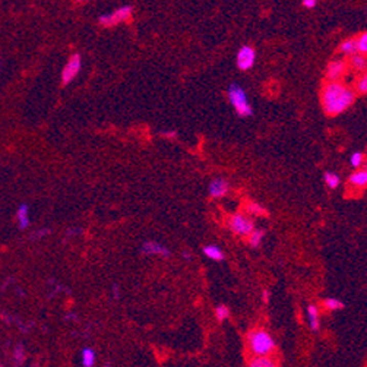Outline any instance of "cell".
<instances>
[{
	"label": "cell",
	"mask_w": 367,
	"mask_h": 367,
	"mask_svg": "<svg viewBox=\"0 0 367 367\" xmlns=\"http://www.w3.org/2000/svg\"><path fill=\"white\" fill-rule=\"evenodd\" d=\"M208 192H209V196L214 198V199L224 198L225 195H228V192H230V183H228L225 179H223V177L214 179V180L209 183Z\"/></svg>",
	"instance_id": "9"
},
{
	"label": "cell",
	"mask_w": 367,
	"mask_h": 367,
	"mask_svg": "<svg viewBox=\"0 0 367 367\" xmlns=\"http://www.w3.org/2000/svg\"><path fill=\"white\" fill-rule=\"evenodd\" d=\"M339 51L346 56H351L354 53H357V46H356V38H347L341 42Z\"/></svg>",
	"instance_id": "20"
},
{
	"label": "cell",
	"mask_w": 367,
	"mask_h": 367,
	"mask_svg": "<svg viewBox=\"0 0 367 367\" xmlns=\"http://www.w3.org/2000/svg\"><path fill=\"white\" fill-rule=\"evenodd\" d=\"M356 46H357V53H361V54H366L367 51V34L363 32L360 37L356 38Z\"/></svg>",
	"instance_id": "25"
},
{
	"label": "cell",
	"mask_w": 367,
	"mask_h": 367,
	"mask_svg": "<svg viewBox=\"0 0 367 367\" xmlns=\"http://www.w3.org/2000/svg\"><path fill=\"white\" fill-rule=\"evenodd\" d=\"M307 319H309L310 329L316 332L319 327H320V322H319V307L316 305H310V306L307 307Z\"/></svg>",
	"instance_id": "14"
},
{
	"label": "cell",
	"mask_w": 367,
	"mask_h": 367,
	"mask_svg": "<svg viewBox=\"0 0 367 367\" xmlns=\"http://www.w3.org/2000/svg\"><path fill=\"white\" fill-rule=\"evenodd\" d=\"M351 187H357V189H364L367 184V170L366 168H357L354 173L350 176L348 179Z\"/></svg>",
	"instance_id": "11"
},
{
	"label": "cell",
	"mask_w": 367,
	"mask_h": 367,
	"mask_svg": "<svg viewBox=\"0 0 367 367\" xmlns=\"http://www.w3.org/2000/svg\"><path fill=\"white\" fill-rule=\"evenodd\" d=\"M350 164H351V167H354V168H360V167L364 164V154L363 153L351 154V157H350Z\"/></svg>",
	"instance_id": "24"
},
{
	"label": "cell",
	"mask_w": 367,
	"mask_h": 367,
	"mask_svg": "<svg viewBox=\"0 0 367 367\" xmlns=\"http://www.w3.org/2000/svg\"><path fill=\"white\" fill-rule=\"evenodd\" d=\"M132 16V8L131 6H122L119 9H116L112 13H105L100 16V24L102 27H114L120 22H126Z\"/></svg>",
	"instance_id": "5"
},
{
	"label": "cell",
	"mask_w": 367,
	"mask_h": 367,
	"mask_svg": "<svg viewBox=\"0 0 367 367\" xmlns=\"http://www.w3.org/2000/svg\"><path fill=\"white\" fill-rule=\"evenodd\" d=\"M347 71V63L342 60H334L328 64L327 79L328 81H339Z\"/></svg>",
	"instance_id": "10"
},
{
	"label": "cell",
	"mask_w": 367,
	"mask_h": 367,
	"mask_svg": "<svg viewBox=\"0 0 367 367\" xmlns=\"http://www.w3.org/2000/svg\"><path fill=\"white\" fill-rule=\"evenodd\" d=\"M228 101L233 105V109L240 117H250L253 114V109L249 102L247 94H246L245 88L240 87L239 83H231L228 87Z\"/></svg>",
	"instance_id": "3"
},
{
	"label": "cell",
	"mask_w": 367,
	"mask_h": 367,
	"mask_svg": "<svg viewBox=\"0 0 367 367\" xmlns=\"http://www.w3.org/2000/svg\"><path fill=\"white\" fill-rule=\"evenodd\" d=\"M78 2H85V0H78Z\"/></svg>",
	"instance_id": "35"
},
{
	"label": "cell",
	"mask_w": 367,
	"mask_h": 367,
	"mask_svg": "<svg viewBox=\"0 0 367 367\" xmlns=\"http://www.w3.org/2000/svg\"><path fill=\"white\" fill-rule=\"evenodd\" d=\"M182 255H183L184 259H187V261H190V259H192V253H190V252H187V250H186V252H183Z\"/></svg>",
	"instance_id": "33"
},
{
	"label": "cell",
	"mask_w": 367,
	"mask_h": 367,
	"mask_svg": "<svg viewBox=\"0 0 367 367\" xmlns=\"http://www.w3.org/2000/svg\"><path fill=\"white\" fill-rule=\"evenodd\" d=\"M230 309L225 306V305H220V306L215 307V317H217V320L218 322H223L225 319H228L230 317Z\"/></svg>",
	"instance_id": "23"
},
{
	"label": "cell",
	"mask_w": 367,
	"mask_h": 367,
	"mask_svg": "<svg viewBox=\"0 0 367 367\" xmlns=\"http://www.w3.org/2000/svg\"><path fill=\"white\" fill-rule=\"evenodd\" d=\"M50 233V230L49 228H41V230H37L34 234L31 235V239H34V240H38L41 237H44V235H47Z\"/></svg>",
	"instance_id": "28"
},
{
	"label": "cell",
	"mask_w": 367,
	"mask_h": 367,
	"mask_svg": "<svg viewBox=\"0 0 367 367\" xmlns=\"http://www.w3.org/2000/svg\"><path fill=\"white\" fill-rule=\"evenodd\" d=\"M13 360L16 364H22L24 360H25V350L22 346H16L13 350Z\"/></svg>",
	"instance_id": "26"
},
{
	"label": "cell",
	"mask_w": 367,
	"mask_h": 367,
	"mask_svg": "<svg viewBox=\"0 0 367 367\" xmlns=\"http://www.w3.org/2000/svg\"><path fill=\"white\" fill-rule=\"evenodd\" d=\"M161 136L165 139H176L179 136V133L176 131H164V132H161Z\"/></svg>",
	"instance_id": "29"
},
{
	"label": "cell",
	"mask_w": 367,
	"mask_h": 367,
	"mask_svg": "<svg viewBox=\"0 0 367 367\" xmlns=\"http://www.w3.org/2000/svg\"><path fill=\"white\" fill-rule=\"evenodd\" d=\"M250 367H274L276 363L271 358V356H255L249 363Z\"/></svg>",
	"instance_id": "17"
},
{
	"label": "cell",
	"mask_w": 367,
	"mask_h": 367,
	"mask_svg": "<svg viewBox=\"0 0 367 367\" xmlns=\"http://www.w3.org/2000/svg\"><path fill=\"white\" fill-rule=\"evenodd\" d=\"M141 252L143 255L149 256H163V257H170V250L161 243L158 242H154V240H146L143 242L142 247H141Z\"/></svg>",
	"instance_id": "8"
},
{
	"label": "cell",
	"mask_w": 367,
	"mask_h": 367,
	"mask_svg": "<svg viewBox=\"0 0 367 367\" xmlns=\"http://www.w3.org/2000/svg\"><path fill=\"white\" fill-rule=\"evenodd\" d=\"M323 180H325V184H327L329 189H337L339 186V176L337 173H332V171H327L323 174Z\"/></svg>",
	"instance_id": "22"
},
{
	"label": "cell",
	"mask_w": 367,
	"mask_h": 367,
	"mask_svg": "<svg viewBox=\"0 0 367 367\" xmlns=\"http://www.w3.org/2000/svg\"><path fill=\"white\" fill-rule=\"evenodd\" d=\"M262 300H264V303H268V301H269V291H268V290H264V293H262Z\"/></svg>",
	"instance_id": "32"
},
{
	"label": "cell",
	"mask_w": 367,
	"mask_h": 367,
	"mask_svg": "<svg viewBox=\"0 0 367 367\" xmlns=\"http://www.w3.org/2000/svg\"><path fill=\"white\" fill-rule=\"evenodd\" d=\"M81 68L82 57L79 54H73L71 59L68 60V63L64 64L63 72H61V82H63V85L71 83L78 76V73L81 72Z\"/></svg>",
	"instance_id": "6"
},
{
	"label": "cell",
	"mask_w": 367,
	"mask_h": 367,
	"mask_svg": "<svg viewBox=\"0 0 367 367\" xmlns=\"http://www.w3.org/2000/svg\"><path fill=\"white\" fill-rule=\"evenodd\" d=\"M322 307L328 310V312H337V310H341L344 309V303L338 298H334V297H329V298H325L322 301Z\"/></svg>",
	"instance_id": "19"
},
{
	"label": "cell",
	"mask_w": 367,
	"mask_h": 367,
	"mask_svg": "<svg viewBox=\"0 0 367 367\" xmlns=\"http://www.w3.org/2000/svg\"><path fill=\"white\" fill-rule=\"evenodd\" d=\"M256 61V50L250 46H243L237 51V68L240 71H249Z\"/></svg>",
	"instance_id": "7"
},
{
	"label": "cell",
	"mask_w": 367,
	"mask_h": 367,
	"mask_svg": "<svg viewBox=\"0 0 367 367\" xmlns=\"http://www.w3.org/2000/svg\"><path fill=\"white\" fill-rule=\"evenodd\" d=\"M356 101V92L344 83L329 81L322 90V107L329 117L338 116L348 110Z\"/></svg>",
	"instance_id": "1"
},
{
	"label": "cell",
	"mask_w": 367,
	"mask_h": 367,
	"mask_svg": "<svg viewBox=\"0 0 367 367\" xmlns=\"http://www.w3.org/2000/svg\"><path fill=\"white\" fill-rule=\"evenodd\" d=\"M356 91L361 95H364L367 92V76L363 75L361 78H358L357 83H356Z\"/></svg>",
	"instance_id": "27"
},
{
	"label": "cell",
	"mask_w": 367,
	"mask_h": 367,
	"mask_svg": "<svg viewBox=\"0 0 367 367\" xmlns=\"http://www.w3.org/2000/svg\"><path fill=\"white\" fill-rule=\"evenodd\" d=\"M247 346L253 356H271L275 353L274 338L265 329H253L247 334Z\"/></svg>",
	"instance_id": "2"
},
{
	"label": "cell",
	"mask_w": 367,
	"mask_h": 367,
	"mask_svg": "<svg viewBox=\"0 0 367 367\" xmlns=\"http://www.w3.org/2000/svg\"><path fill=\"white\" fill-rule=\"evenodd\" d=\"M97 360V354L92 348L87 347L81 351V364L83 367H92L95 364Z\"/></svg>",
	"instance_id": "16"
},
{
	"label": "cell",
	"mask_w": 367,
	"mask_h": 367,
	"mask_svg": "<svg viewBox=\"0 0 367 367\" xmlns=\"http://www.w3.org/2000/svg\"><path fill=\"white\" fill-rule=\"evenodd\" d=\"M113 297H114L116 300L120 298V291H119V287L117 286H113Z\"/></svg>",
	"instance_id": "31"
},
{
	"label": "cell",
	"mask_w": 367,
	"mask_h": 367,
	"mask_svg": "<svg viewBox=\"0 0 367 367\" xmlns=\"http://www.w3.org/2000/svg\"><path fill=\"white\" fill-rule=\"evenodd\" d=\"M228 228L233 234L247 237L250 234V231L255 228V224L249 217L243 214H234L228 218Z\"/></svg>",
	"instance_id": "4"
},
{
	"label": "cell",
	"mask_w": 367,
	"mask_h": 367,
	"mask_svg": "<svg viewBox=\"0 0 367 367\" xmlns=\"http://www.w3.org/2000/svg\"><path fill=\"white\" fill-rule=\"evenodd\" d=\"M16 221H18V227L20 230H25L30 227V209L28 205H20L16 211Z\"/></svg>",
	"instance_id": "13"
},
{
	"label": "cell",
	"mask_w": 367,
	"mask_h": 367,
	"mask_svg": "<svg viewBox=\"0 0 367 367\" xmlns=\"http://www.w3.org/2000/svg\"><path fill=\"white\" fill-rule=\"evenodd\" d=\"M246 209H247V212H249V214L256 215V217H266V215H268L266 208H264L262 205L256 204V202H249Z\"/></svg>",
	"instance_id": "21"
},
{
	"label": "cell",
	"mask_w": 367,
	"mask_h": 367,
	"mask_svg": "<svg viewBox=\"0 0 367 367\" xmlns=\"http://www.w3.org/2000/svg\"><path fill=\"white\" fill-rule=\"evenodd\" d=\"M264 237H265V231H264L262 228H253V230L250 231V234L247 235L249 245L252 246V247H257V246L262 243Z\"/></svg>",
	"instance_id": "18"
},
{
	"label": "cell",
	"mask_w": 367,
	"mask_h": 367,
	"mask_svg": "<svg viewBox=\"0 0 367 367\" xmlns=\"http://www.w3.org/2000/svg\"><path fill=\"white\" fill-rule=\"evenodd\" d=\"M317 5V0H303V6L307 9H313Z\"/></svg>",
	"instance_id": "30"
},
{
	"label": "cell",
	"mask_w": 367,
	"mask_h": 367,
	"mask_svg": "<svg viewBox=\"0 0 367 367\" xmlns=\"http://www.w3.org/2000/svg\"><path fill=\"white\" fill-rule=\"evenodd\" d=\"M350 66L354 69V71H366V66H367V60H366V56L364 54H361V53H354V54H351V59H350Z\"/></svg>",
	"instance_id": "15"
},
{
	"label": "cell",
	"mask_w": 367,
	"mask_h": 367,
	"mask_svg": "<svg viewBox=\"0 0 367 367\" xmlns=\"http://www.w3.org/2000/svg\"><path fill=\"white\" fill-rule=\"evenodd\" d=\"M66 319H69V320H76L78 317L75 316V315H68V316H66Z\"/></svg>",
	"instance_id": "34"
},
{
	"label": "cell",
	"mask_w": 367,
	"mask_h": 367,
	"mask_svg": "<svg viewBox=\"0 0 367 367\" xmlns=\"http://www.w3.org/2000/svg\"><path fill=\"white\" fill-rule=\"evenodd\" d=\"M204 255L206 256L208 259L214 261V262H221V261H224V257H225L223 249H221V247H218L217 245L205 246Z\"/></svg>",
	"instance_id": "12"
}]
</instances>
